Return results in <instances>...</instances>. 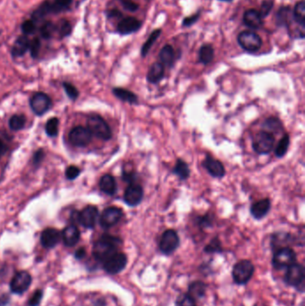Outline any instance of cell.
<instances>
[{"label":"cell","mask_w":305,"mask_h":306,"mask_svg":"<svg viewBox=\"0 0 305 306\" xmlns=\"http://www.w3.org/2000/svg\"><path fill=\"white\" fill-rule=\"evenodd\" d=\"M120 1H123V0H120Z\"/></svg>","instance_id":"94428289"},{"label":"cell","mask_w":305,"mask_h":306,"mask_svg":"<svg viewBox=\"0 0 305 306\" xmlns=\"http://www.w3.org/2000/svg\"><path fill=\"white\" fill-rule=\"evenodd\" d=\"M293 20L292 8L289 6H281L276 15V24L278 27H285L289 30Z\"/></svg>","instance_id":"603a6c76"},{"label":"cell","mask_w":305,"mask_h":306,"mask_svg":"<svg viewBox=\"0 0 305 306\" xmlns=\"http://www.w3.org/2000/svg\"><path fill=\"white\" fill-rule=\"evenodd\" d=\"M297 262V254L291 247H282L273 252L272 266L276 270H282Z\"/></svg>","instance_id":"5b68a950"},{"label":"cell","mask_w":305,"mask_h":306,"mask_svg":"<svg viewBox=\"0 0 305 306\" xmlns=\"http://www.w3.org/2000/svg\"><path fill=\"white\" fill-rule=\"evenodd\" d=\"M274 0H263L261 3V10L259 11L262 19L266 18L273 9Z\"/></svg>","instance_id":"c3c4849f"},{"label":"cell","mask_w":305,"mask_h":306,"mask_svg":"<svg viewBox=\"0 0 305 306\" xmlns=\"http://www.w3.org/2000/svg\"><path fill=\"white\" fill-rule=\"evenodd\" d=\"M55 33H57L60 39L69 37L72 33V23L67 19L59 20L55 23Z\"/></svg>","instance_id":"d590c367"},{"label":"cell","mask_w":305,"mask_h":306,"mask_svg":"<svg viewBox=\"0 0 305 306\" xmlns=\"http://www.w3.org/2000/svg\"><path fill=\"white\" fill-rule=\"evenodd\" d=\"M31 284H32L31 275L27 271H19L14 276V278H12L10 289L14 294L21 295L25 291H27Z\"/></svg>","instance_id":"5bb4252c"},{"label":"cell","mask_w":305,"mask_h":306,"mask_svg":"<svg viewBox=\"0 0 305 306\" xmlns=\"http://www.w3.org/2000/svg\"><path fill=\"white\" fill-rule=\"evenodd\" d=\"M38 31H39V35L42 39L49 40L53 37V35L55 33V23L52 21H50V20L44 21L39 26Z\"/></svg>","instance_id":"74e56055"},{"label":"cell","mask_w":305,"mask_h":306,"mask_svg":"<svg viewBox=\"0 0 305 306\" xmlns=\"http://www.w3.org/2000/svg\"><path fill=\"white\" fill-rule=\"evenodd\" d=\"M244 25L251 30H260L263 26V19L258 10L251 8L244 12L243 17Z\"/></svg>","instance_id":"7402d4cb"},{"label":"cell","mask_w":305,"mask_h":306,"mask_svg":"<svg viewBox=\"0 0 305 306\" xmlns=\"http://www.w3.org/2000/svg\"><path fill=\"white\" fill-rule=\"evenodd\" d=\"M81 169L76 166H69L66 170V177L68 180H74L80 176Z\"/></svg>","instance_id":"f5cc1de1"},{"label":"cell","mask_w":305,"mask_h":306,"mask_svg":"<svg viewBox=\"0 0 305 306\" xmlns=\"http://www.w3.org/2000/svg\"><path fill=\"white\" fill-rule=\"evenodd\" d=\"M159 59L165 67L171 68L177 60V54L171 45L166 44L161 49L159 53Z\"/></svg>","instance_id":"d4e9b609"},{"label":"cell","mask_w":305,"mask_h":306,"mask_svg":"<svg viewBox=\"0 0 305 306\" xmlns=\"http://www.w3.org/2000/svg\"><path fill=\"white\" fill-rule=\"evenodd\" d=\"M62 238L67 247H72L77 244L80 239V231L75 225H68L62 232Z\"/></svg>","instance_id":"4316f807"},{"label":"cell","mask_w":305,"mask_h":306,"mask_svg":"<svg viewBox=\"0 0 305 306\" xmlns=\"http://www.w3.org/2000/svg\"><path fill=\"white\" fill-rule=\"evenodd\" d=\"M218 1H222V2H232L233 0H218Z\"/></svg>","instance_id":"91938a15"},{"label":"cell","mask_w":305,"mask_h":306,"mask_svg":"<svg viewBox=\"0 0 305 306\" xmlns=\"http://www.w3.org/2000/svg\"><path fill=\"white\" fill-rule=\"evenodd\" d=\"M261 128L263 131L275 134L284 133V126L282 121L276 117H269L261 124Z\"/></svg>","instance_id":"f546056e"},{"label":"cell","mask_w":305,"mask_h":306,"mask_svg":"<svg viewBox=\"0 0 305 306\" xmlns=\"http://www.w3.org/2000/svg\"><path fill=\"white\" fill-rule=\"evenodd\" d=\"M173 174L176 175L180 180L185 181L191 176V169L189 165L182 159H178L175 166L173 167Z\"/></svg>","instance_id":"1f68e13d"},{"label":"cell","mask_w":305,"mask_h":306,"mask_svg":"<svg viewBox=\"0 0 305 306\" xmlns=\"http://www.w3.org/2000/svg\"><path fill=\"white\" fill-rule=\"evenodd\" d=\"M32 110L37 116H43L49 111L52 106V100L50 96L44 92H36L30 100Z\"/></svg>","instance_id":"30bf717a"},{"label":"cell","mask_w":305,"mask_h":306,"mask_svg":"<svg viewBox=\"0 0 305 306\" xmlns=\"http://www.w3.org/2000/svg\"><path fill=\"white\" fill-rule=\"evenodd\" d=\"M144 196V191L141 184L134 183L126 187L124 194V201L129 207H136L142 203Z\"/></svg>","instance_id":"7c38bea8"},{"label":"cell","mask_w":305,"mask_h":306,"mask_svg":"<svg viewBox=\"0 0 305 306\" xmlns=\"http://www.w3.org/2000/svg\"><path fill=\"white\" fill-rule=\"evenodd\" d=\"M255 273V266L251 261L247 259L240 260L233 264L231 271L233 282L237 286L248 284Z\"/></svg>","instance_id":"3957f363"},{"label":"cell","mask_w":305,"mask_h":306,"mask_svg":"<svg viewBox=\"0 0 305 306\" xmlns=\"http://www.w3.org/2000/svg\"><path fill=\"white\" fill-rule=\"evenodd\" d=\"M287 271L283 277V282L286 286L293 288L298 293H305V267L304 264L294 262L291 266L286 269Z\"/></svg>","instance_id":"7a4b0ae2"},{"label":"cell","mask_w":305,"mask_h":306,"mask_svg":"<svg viewBox=\"0 0 305 306\" xmlns=\"http://www.w3.org/2000/svg\"><path fill=\"white\" fill-rule=\"evenodd\" d=\"M275 135L261 130L254 135L252 139V149L259 155H268L275 148Z\"/></svg>","instance_id":"8992f818"},{"label":"cell","mask_w":305,"mask_h":306,"mask_svg":"<svg viewBox=\"0 0 305 306\" xmlns=\"http://www.w3.org/2000/svg\"><path fill=\"white\" fill-rule=\"evenodd\" d=\"M103 263V270L109 275H117L122 272L126 268L128 257L125 252H117L106 259Z\"/></svg>","instance_id":"ba28073f"},{"label":"cell","mask_w":305,"mask_h":306,"mask_svg":"<svg viewBox=\"0 0 305 306\" xmlns=\"http://www.w3.org/2000/svg\"><path fill=\"white\" fill-rule=\"evenodd\" d=\"M124 215L122 209L116 206L106 208L100 217V227L103 229L109 228L116 226L121 220Z\"/></svg>","instance_id":"8fae6325"},{"label":"cell","mask_w":305,"mask_h":306,"mask_svg":"<svg viewBox=\"0 0 305 306\" xmlns=\"http://www.w3.org/2000/svg\"><path fill=\"white\" fill-rule=\"evenodd\" d=\"M122 245L123 240L120 237L108 234H102L93 245V256L97 261L103 262L106 259L118 252Z\"/></svg>","instance_id":"6da1fadb"},{"label":"cell","mask_w":305,"mask_h":306,"mask_svg":"<svg viewBox=\"0 0 305 306\" xmlns=\"http://www.w3.org/2000/svg\"><path fill=\"white\" fill-rule=\"evenodd\" d=\"M87 128L92 136L103 141H109L112 138V130L108 123L100 115H91L87 119Z\"/></svg>","instance_id":"277c9868"},{"label":"cell","mask_w":305,"mask_h":306,"mask_svg":"<svg viewBox=\"0 0 305 306\" xmlns=\"http://www.w3.org/2000/svg\"><path fill=\"white\" fill-rule=\"evenodd\" d=\"M60 232L53 228H48L42 231L40 234V243L46 249L54 248L60 241Z\"/></svg>","instance_id":"ffe728a7"},{"label":"cell","mask_w":305,"mask_h":306,"mask_svg":"<svg viewBox=\"0 0 305 306\" xmlns=\"http://www.w3.org/2000/svg\"><path fill=\"white\" fill-rule=\"evenodd\" d=\"M215 56V50L211 44H203L198 52L199 62L202 65H209L213 61Z\"/></svg>","instance_id":"d6a6232c"},{"label":"cell","mask_w":305,"mask_h":306,"mask_svg":"<svg viewBox=\"0 0 305 306\" xmlns=\"http://www.w3.org/2000/svg\"><path fill=\"white\" fill-rule=\"evenodd\" d=\"M63 87H64V90H65V91H66V93L69 99H71L72 100H77L78 97H79V90L76 89V87L74 85H72L70 83L65 82V83H63Z\"/></svg>","instance_id":"7dc6e473"},{"label":"cell","mask_w":305,"mask_h":306,"mask_svg":"<svg viewBox=\"0 0 305 306\" xmlns=\"http://www.w3.org/2000/svg\"><path fill=\"white\" fill-rule=\"evenodd\" d=\"M25 124H26V117L23 115H14L9 119V127L16 132L24 128Z\"/></svg>","instance_id":"7bdbcfd3"},{"label":"cell","mask_w":305,"mask_h":306,"mask_svg":"<svg viewBox=\"0 0 305 306\" xmlns=\"http://www.w3.org/2000/svg\"><path fill=\"white\" fill-rule=\"evenodd\" d=\"M271 210V200L269 198L261 199L251 204L250 212L252 217L256 220H261L266 217Z\"/></svg>","instance_id":"d6986e66"},{"label":"cell","mask_w":305,"mask_h":306,"mask_svg":"<svg viewBox=\"0 0 305 306\" xmlns=\"http://www.w3.org/2000/svg\"><path fill=\"white\" fill-rule=\"evenodd\" d=\"M72 4V0H50V14L56 16L69 11Z\"/></svg>","instance_id":"836d02e7"},{"label":"cell","mask_w":305,"mask_h":306,"mask_svg":"<svg viewBox=\"0 0 305 306\" xmlns=\"http://www.w3.org/2000/svg\"><path fill=\"white\" fill-rule=\"evenodd\" d=\"M293 20L302 29H305V0L298 1L292 10Z\"/></svg>","instance_id":"e575fe53"},{"label":"cell","mask_w":305,"mask_h":306,"mask_svg":"<svg viewBox=\"0 0 305 306\" xmlns=\"http://www.w3.org/2000/svg\"><path fill=\"white\" fill-rule=\"evenodd\" d=\"M59 128V120L57 117H51L49 119L45 126V132L50 137H55L58 134Z\"/></svg>","instance_id":"b9f144b4"},{"label":"cell","mask_w":305,"mask_h":306,"mask_svg":"<svg viewBox=\"0 0 305 306\" xmlns=\"http://www.w3.org/2000/svg\"><path fill=\"white\" fill-rule=\"evenodd\" d=\"M203 252L207 254H216V253H222L224 252V248L222 245L221 240L218 236H215L210 241L208 245H205L203 248Z\"/></svg>","instance_id":"ab89813d"},{"label":"cell","mask_w":305,"mask_h":306,"mask_svg":"<svg viewBox=\"0 0 305 306\" xmlns=\"http://www.w3.org/2000/svg\"><path fill=\"white\" fill-rule=\"evenodd\" d=\"M201 165L212 178H223L226 176V168L223 163L209 153L206 154Z\"/></svg>","instance_id":"4fadbf2b"},{"label":"cell","mask_w":305,"mask_h":306,"mask_svg":"<svg viewBox=\"0 0 305 306\" xmlns=\"http://www.w3.org/2000/svg\"><path fill=\"white\" fill-rule=\"evenodd\" d=\"M195 225L200 228V230H204L213 227V217L210 213H206L204 215L197 216L194 219Z\"/></svg>","instance_id":"60d3db41"},{"label":"cell","mask_w":305,"mask_h":306,"mask_svg":"<svg viewBox=\"0 0 305 306\" xmlns=\"http://www.w3.org/2000/svg\"><path fill=\"white\" fill-rule=\"evenodd\" d=\"M289 146H290V136L288 134H283L282 138L279 140L277 143V146L275 148V156L281 159L283 158L288 151Z\"/></svg>","instance_id":"f35d334b"},{"label":"cell","mask_w":305,"mask_h":306,"mask_svg":"<svg viewBox=\"0 0 305 306\" xmlns=\"http://www.w3.org/2000/svg\"><path fill=\"white\" fill-rule=\"evenodd\" d=\"M30 41L31 39H29V36H26L24 34L19 35L12 47L11 56L14 58H18V57L24 56L29 51Z\"/></svg>","instance_id":"44dd1931"},{"label":"cell","mask_w":305,"mask_h":306,"mask_svg":"<svg viewBox=\"0 0 305 306\" xmlns=\"http://www.w3.org/2000/svg\"><path fill=\"white\" fill-rule=\"evenodd\" d=\"M43 159H44V151H43L42 149H39V150H37V151L34 153V159H33L34 165H35V166H38L39 163L42 162Z\"/></svg>","instance_id":"11a10c76"},{"label":"cell","mask_w":305,"mask_h":306,"mask_svg":"<svg viewBox=\"0 0 305 306\" xmlns=\"http://www.w3.org/2000/svg\"><path fill=\"white\" fill-rule=\"evenodd\" d=\"M143 26V22L133 17L122 18L117 25V33L121 36H126L137 33Z\"/></svg>","instance_id":"9a60e30c"},{"label":"cell","mask_w":305,"mask_h":306,"mask_svg":"<svg viewBox=\"0 0 305 306\" xmlns=\"http://www.w3.org/2000/svg\"><path fill=\"white\" fill-rule=\"evenodd\" d=\"M161 33H162V30L161 29H156L154 30L151 34H150L149 38L147 39V40L145 41L142 49H141V55L144 58L146 56L149 54L152 46L154 45L156 41L158 40V39L161 37Z\"/></svg>","instance_id":"8d00e7d4"},{"label":"cell","mask_w":305,"mask_h":306,"mask_svg":"<svg viewBox=\"0 0 305 306\" xmlns=\"http://www.w3.org/2000/svg\"><path fill=\"white\" fill-rule=\"evenodd\" d=\"M136 178H137V175H136V173L133 171V170H131V171L126 170V169H124V170H123L122 179L126 183H127L128 184L136 183V182H135V181H136Z\"/></svg>","instance_id":"816d5d0a"},{"label":"cell","mask_w":305,"mask_h":306,"mask_svg":"<svg viewBox=\"0 0 305 306\" xmlns=\"http://www.w3.org/2000/svg\"><path fill=\"white\" fill-rule=\"evenodd\" d=\"M99 217V210L96 206L88 205L84 207L78 214V221L83 228L91 229L95 227Z\"/></svg>","instance_id":"2e32d148"},{"label":"cell","mask_w":305,"mask_h":306,"mask_svg":"<svg viewBox=\"0 0 305 306\" xmlns=\"http://www.w3.org/2000/svg\"><path fill=\"white\" fill-rule=\"evenodd\" d=\"M92 134L84 126H76L69 134V140L76 147H86L91 142Z\"/></svg>","instance_id":"e0dca14e"},{"label":"cell","mask_w":305,"mask_h":306,"mask_svg":"<svg viewBox=\"0 0 305 306\" xmlns=\"http://www.w3.org/2000/svg\"><path fill=\"white\" fill-rule=\"evenodd\" d=\"M49 16H51L50 0H44L34 9V11L32 12L31 19L36 23H38V22H42L45 18Z\"/></svg>","instance_id":"4dcf8cb0"},{"label":"cell","mask_w":305,"mask_h":306,"mask_svg":"<svg viewBox=\"0 0 305 306\" xmlns=\"http://www.w3.org/2000/svg\"><path fill=\"white\" fill-rule=\"evenodd\" d=\"M295 243V236L287 232H275L270 236V247L273 252L282 247H291Z\"/></svg>","instance_id":"ac0fdd59"},{"label":"cell","mask_w":305,"mask_h":306,"mask_svg":"<svg viewBox=\"0 0 305 306\" xmlns=\"http://www.w3.org/2000/svg\"><path fill=\"white\" fill-rule=\"evenodd\" d=\"M196 303L187 293H181L175 301V306H197Z\"/></svg>","instance_id":"ee69618b"},{"label":"cell","mask_w":305,"mask_h":306,"mask_svg":"<svg viewBox=\"0 0 305 306\" xmlns=\"http://www.w3.org/2000/svg\"><path fill=\"white\" fill-rule=\"evenodd\" d=\"M112 92L116 98L124 102H127L128 104L131 105L138 104V96L130 90L125 89L122 87H115L112 89Z\"/></svg>","instance_id":"f1b7e54d"},{"label":"cell","mask_w":305,"mask_h":306,"mask_svg":"<svg viewBox=\"0 0 305 306\" xmlns=\"http://www.w3.org/2000/svg\"><path fill=\"white\" fill-rule=\"evenodd\" d=\"M121 2H122L124 9H126V11L131 12V13L138 11L140 6H139L138 4H136L132 0H123Z\"/></svg>","instance_id":"db71d44e"},{"label":"cell","mask_w":305,"mask_h":306,"mask_svg":"<svg viewBox=\"0 0 305 306\" xmlns=\"http://www.w3.org/2000/svg\"><path fill=\"white\" fill-rule=\"evenodd\" d=\"M86 255V251L85 249L82 247V248H79L76 252H75V253H74V256L78 260H81V259H83L84 257Z\"/></svg>","instance_id":"6f0895ef"},{"label":"cell","mask_w":305,"mask_h":306,"mask_svg":"<svg viewBox=\"0 0 305 306\" xmlns=\"http://www.w3.org/2000/svg\"><path fill=\"white\" fill-rule=\"evenodd\" d=\"M6 151H7V146L3 140L0 139V158L5 155Z\"/></svg>","instance_id":"680465c9"},{"label":"cell","mask_w":305,"mask_h":306,"mask_svg":"<svg viewBox=\"0 0 305 306\" xmlns=\"http://www.w3.org/2000/svg\"><path fill=\"white\" fill-rule=\"evenodd\" d=\"M165 76V67L161 62L153 63L147 72L146 80L150 84H157Z\"/></svg>","instance_id":"cb8c5ba5"},{"label":"cell","mask_w":305,"mask_h":306,"mask_svg":"<svg viewBox=\"0 0 305 306\" xmlns=\"http://www.w3.org/2000/svg\"><path fill=\"white\" fill-rule=\"evenodd\" d=\"M100 188L105 195L113 196L117 193V181L110 174H105L100 178Z\"/></svg>","instance_id":"83f0119b"},{"label":"cell","mask_w":305,"mask_h":306,"mask_svg":"<svg viewBox=\"0 0 305 306\" xmlns=\"http://www.w3.org/2000/svg\"><path fill=\"white\" fill-rule=\"evenodd\" d=\"M21 31L22 34H24L26 36L34 34L37 31V23L33 21L31 18L27 19L21 23Z\"/></svg>","instance_id":"f6af8a7d"},{"label":"cell","mask_w":305,"mask_h":306,"mask_svg":"<svg viewBox=\"0 0 305 306\" xmlns=\"http://www.w3.org/2000/svg\"><path fill=\"white\" fill-rule=\"evenodd\" d=\"M180 243L181 241L178 231L173 228H169L161 234L159 249L163 255L170 256L179 248Z\"/></svg>","instance_id":"52a82bcc"},{"label":"cell","mask_w":305,"mask_h":306,"mask_svg":"<svg viewBox=\"0 0 305 306\" xmlns=\"http://www.w3.org/2000/svg\"><path fill=\"white\" fill-rule=\"evenodd\" d=\"M40 49H41V41H40L39 37H34V39H31L29 51H30V54L33 58L35 59V58L39 57Z\"/></svg>","instance_id":"bcb514c9"},{"label":"cell","mask_w":305,"mask_h":306,"mask_svg":"<svg viewBox=\"0 0 305 306\" xmlns=\"http://www.w3.org/2000/svg\"><path fill=\"white\" fill-rule=\"evenodd\" d=\"M200 17V11H198L197 13H195L194 15H193V16L183 18V22H182V27L183 28H188V27L193 26L194 24H195L196 22L199 21Z\"/></svg>","instance_id":"681fc988"},{"label":"cell","mask_w":305,"mask_h":306,"mask_svg":"<svg viewBox=\"0 0 305 306\" xmlns=\"http://www.w3.org/2000/svg\"><path fill=\"white\" fill-rule=\"evenodd\" d=\"M43 296V293L41 290H36L34 293V295L30 297L28 301V306H39L41 299Z\"/></svg>","instance_id":"f907efd6"},{"label":"cell","mask_w":305,"mask_h":306,"mask_svg":"<svg viewBox=\"0 0 305 306\" xmlns=\"http://www.w3.org/2000/svg\"><path fill=\"white\" fill-rule=\"evenodd\" d=\"M207 288H208V286L204 281L194 280L189 284L188 289L186 293L197 302L202 299L203 297H205Z\"/></svg>","instance_id":"484cf974"},{"label":"cell","mask_w":305,"mask_h":306,"mask_svg":"<svg viewBox=\"0 0 305 306\" xmlns=\"http://www.w3.org/2000/svg\"><path fill=\"white\" fill-rule=\"evenodd\" d=\"M107 16L108 18H122L123 14L118 9L114 8V9H110L109 11H108Z\"/></svg>","instance_id":"9f6ffc18"},{"label":"cell","mask_w":305,"mask_h":306,"mask_svg":"<svg viewBox=\"0 0 305 306\" xmlns=\"http://www.w3.org/2000/svg\"><path fill=\"white\" fill-rule=\"evenodd\" d=\"M237 42L243 50L249 53H255L261 50L262 39L259 34L251 31H243L237 36Z\"/></svg>","instance_id":"9c48e42d"}]
</instances>
